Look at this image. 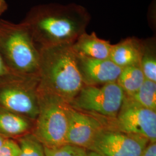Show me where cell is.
Returning a JSON list of instances; mask_svg holds the SVG:
<instances>
[{
    "label": "cell",
    "instance_id": "obj_1",
    "mask_svg": "<svg viewBox=\"0 0 156 156\" xmlns=\"http://www.w3.org/2000/svg\"><path fill=\"white\" fill-rule=\"evenodd\" d=\"M91 15L83 6L48 4L35 6L22 22L38 49L62 44H73L86 32Z\"/></svg>",
    "mask_w": 156,
    "mask_h": 156
},
{
    "label": "cell",
    "instance_id": "obj_2",
    "mask_svg": "<svg viewBox=\"0 0 156 156\" xmlns=\"http://www.w3.org/2000/svg\"><path fill=\"white\" fill-rule=\"evenodd\" d=\"M73 44L39 49L38 87L57 95L69 104L84 86Z\"/></svg>",
    "mask_w": 156,
    "mask_h": 156
},
{
    "label": "cell",
    "instance_id": "obj_3",
    "mask_svg": "<svg viewBox=\"0 0 156 156\" xmlns=\"http://www.w3.org/2000/svg\"><path fill=\"white\" fill-rule=\"evenodd\" d=\"M0 56L12 73L38 77L39 50L23 23L0 20Z\"/></svg>",
    "mask_w": 156,
    "mask_h": 156
},
{
    "label": "cell",
    "instance_id": "obj_4",
    "mask_svg": "<svg viewBox=\"0 0 156 156\" xmlns=\"http://www.w3.org/2000/svg\"><path fill=\"white\" fill-rule=\"evenodd\" d=\"M38 113L32 133L44 147L54 148L68 144L69 104L62 97L38 87Z\"/></svg>",
    "mask_w": 156,
    "mask_h": 156
},
{
    "label": "cell",
    "instance_id": "obj_5",
    "mask_svg": "<svg viewBox=\"0 0 156 156\" xmlns=\"http://www.w3.org/2000/svg\"><path fill=\"white\" fill-rule=\"evenodd\" d=\"M125 93L116 82L98 86L84 85L69 105L73 108L102 119L117 116Z\"/></svg>",
    "mask_w": 156,
    "mask_h": 156
},
{
    "label": "cell",
    "instance_id": "obj_6",
    "mask_svg": "<svg viewBox=\"0 0 156 156\" xmlns=\"http://www.w3.org/2000/svg\"><path fill=\"white\" fill-rule=\"evenodd\" d=\"M37 76L11 74L0 79V106L35 122L38 113Z\"/></svg>",
    "mask_w": 156,
    "mask_h": 156
},
{
    "label": "cell",
    "instance_id": "obj_7",
    "mask_svg": "<svg viewBox=\"0 0 156 156\" xmlns=\"http://www.w3.org/2000/svg\"><path fill=\"white\" fill-rule=\"evenodd\" d=\"M104 123L108 127L142 136L151 142H156V112L140 105L126 95L117 116Z\"/></svg>",
    "mask_w": 156,
    "mask_h": 156
},
{
    "label": "cell",
    "instance_id": "obj_8",
    "mask_svg": "<svg viewBox=\"0 0 156 156\" xmlns=\"http://www.w3.org/2000/svg\"><path fill=\"white\" fill-rule=\"evenodd\" d=\"M149 140L105 126L96 135L88 151L102 156H141Z\"/></svg>",
    "mask_w": 156,
    "mask_h": 156
},
{
    "label": "cell",
    "instance_id": "obj_9",
    "mask_svg": "<svg viewBox=\"0 0 156 156\" xmlns=\"http://www.w3.org/2000/svg\"><path fill=\"white\" fill-rule=\"evenodd\" d=\"M105 126L100 119L78 111L69 105L67 136L68 144L88 151L96 135Z\"/></svg>",
    "mask_w": 156,
    "mask_h": 156
},
{
    "label": "cell",
    "instance_id": "obj_10",
    "mask_svg": "<svg viewBox=\"0 0 156 156\" xmlns=\"http://www.w3.org/2000/svg\"><path fill=\"white\" fill-rule=\"evenodd\" d=\"M75 55L84 85L98 86L116 82L122 72V68L109 58L96 59Z\"/></svg>",
    "mask_w": 156,
    "mask_h": 156
},
{
    "label": "cell",
    "instance_id": "obj_11",
    "mask_svg": "<svg viewBox=\"0 0 156 156\" xmlns=\"http://www.w3.org/2000/svg\"><path fill=\"white\" fill-rule=\"evenodd\" d=\"M34 121L0 106V135L6 138L16 140L32 133Z\"/></svg>",
    "mask_w": 156,
    "mask_h": 156
},
{
    "label": "cell",
    "instance_id": "obj_12",
    "mask_svg": "<svg viewBox=\"0 0 156 156\" xmlns=\"http://www.w3.org/2000/svg\"><path fill=\"white\" fill-rule=\"evenodd\" d=\"M109 41L101 39L95 32L82 34L72 45L75 54L96 59H108L111 50Z\"/></svg>",
    "mask_w": 156,
    "mask_h": 156
},
{
    "label": "cell",
    "instance_id": "obj_13",
    "mask_svg": "<svg viewBox=\"0 0 156 156\" xmlns=\"http://www.w3.org/2000/svg\"><path fill=\"white\" fill-rule=\"evenodd\" d=\"M141 39L130 37L112 45L109 59L121 68L140 66Z\"/></svg>",
    "mask_w": 156,
    "mask_h": 156
},
{
    "label": "cell",
    "instance_id": "obj_14",
    "mask_svg": "<svg viewBox=\"0 0 156 156\" xmlns=\"http://www.w3.org/2000/svg\"><path fill=\"white\" fill-rule=\"evenodd\" d=\"M140 67L145 79L156 82V38L141 39Z\"/></svg>",
    "mask_w": 156,
    "mask_h": 156
},
{
    "label": "cell",
    "instance_id": "obj_15",
    "mask_svg": "<svg viewBox=\"0 0 156 156\" xmlns=\"http://www.w3.org/2000/svg\"><path fill=\"white\" fill-rule=\"evenodd\" d=\"M145 80L144 74L138 65L123 68L116 83L126 95L132 97L137 92Z\"/></svg>",
    "mask_w": 156,
    "mask_h": 156
},
{
    "label": "cell",
    "instance_id": "obj_16",
    "mask_svg": "<svg viewBox=\"0 0 156 156\" xmlns=\"http://www.w3.org/2000/svg\"><path fill=\"white\" fill-rule=\"evenodd\" d=\"M130 97L140 105L156 112V82L145 79L137 92Z\"/></svg>",
    "mask_w": 156,
    "mask_h": 156
},
{
    "label": "cell",
    "instance_id": "obj_17",
    "mask_svg": "<svg viewBox=\"0 0 156 156\" xmlns=\"http://www.w3.org/2000/svg\"><path fill=\"white\" fill-rule=\"evenodd\" d=\"M15 140L20 148L19 156H46L44 145L32 133Z\"/></svg>",
    "mask_w": 156,
    "mask_h": 156
},
{
    "label": "cell",
    "instance_id": "obj_18",
    "mask_svg": "<svg viewBox=\"0 0 156 156\" xmlns=\"http://www.w3.org/2000/svg\"><path fill=\"white\" fill-rule=\"evenodd\" d=\"M46 156H87V150L77 146L66 144L54 148L44 147Z\"/></svg>",
    "mask_w": 156,
    "mask_h": 156
},
{
    "label": "cell",
    "instance_id": "obj_19",
    "mask_svg": "<svg viewBox=\"0 0 156 156\" xmlns=\"http://www.w3.org/2000/svg\"><path fill=\"white\" fill-rule=\"evenodd\" d=\"M19 146L16 140L13 139H6L0 147V156H19Z\"/></svg>",
    "mask_w": 156,
    "mask_h": 156
},
{
    "label": "cell",
    "instance_id": "obj_20",
    "mask_svg": "<svg viewBox=\"0 0 156 156\" xmlns=\"http://www.w3.org/2000/svg\"><path fill=\"white\" fill-rule=\"evenodd\" d=\"M141 156H156V142H151L147 145Z\"/></svg>",
    "mask_w": 156,
    "mask_h": 156
},
{
    "label": "cell",
    "instance_id": "obj_21",
    "mask_svg": "<svg viewBox=\"0 0 156 156\" xmlns=\"http://www.w3.org/2000/svg\"><path fill=\"white\" fill-rule=\"evenodd\" d=\"M12 73H12L8 67L6 66L5 62L3 61L1 56H0V79L6 77Z\"/></svg>",
    "mask_w": 156,
    "mask_h": 156
},
{
    "label": "cell",
    "instance_id": "obj_22",
    "mask_svg": "<svg viewBox=\"0 0 156 156\" xmlns=\"http://www.w3.org/2000/svg\"><path fill=\"white\" fill-rule=\"evenodd\" d=\"M156 5H155V4H154V5H153V4H151V8H150V9L149 10V13H151V18L149 20V22L150 23V26H151V28H156L154 26V13H156L155 12L154 13V11L155 10V7H154V6Z\"/></svg>",
    "mask_w": 156,
    "mask_h": 156
},
{
    "label": "cell",
    "instance_id": "obj_23",
    "mask_svg": "<svg viewBox=\"0 0 156 156\" xmlns=\"http://www.w3.org/2000/svg\"><path fill=\"white\" fill-rule=\"evenodd\" d=\"M8 8L5 0H0V15H2Z\"/></svg>",
    "mask_w": 156,
    "mask_h": 156
},
{
    "label": "cell",
    "instance_id": "obj_24",
    "mask_svg": "<svg viewBox=\"0 0 156 156\" xmlns=\"http://www.w3.org/2000/svg\"><path fill=\"white\" fill-rule=\"evenodd\" d=\"M87 156H102L100 154L93 151H87Z\"/></svg>",
    "mask_w": 156,
    "mask_h": 156
},
{
    "label": "cell",
    "instance_id": "obj_25",
    "mask_svg": "<svg viewBox=\"0 0 156 156\" xmlns=\"http://www.w3.org/2000/svg\"><path fill=\"white\" fill-rule=\"evenodd\" d=\"M6 139H7V138H6L5 137H4L3 136L0 135V147H1V146L2 145V144H4V142H5Z\"/></svg>",
    "mask_w": 156,
    "mask_h": 156
}]
</instances>
